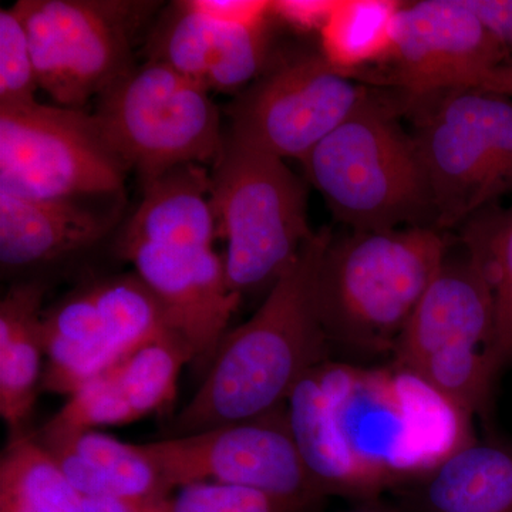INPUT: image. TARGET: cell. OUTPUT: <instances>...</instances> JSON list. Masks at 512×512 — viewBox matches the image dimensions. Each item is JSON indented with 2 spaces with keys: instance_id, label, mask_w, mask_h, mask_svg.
<instances>
[{
  "instance_id": "cell-17",
  "label": "cell",
  "mask_w": 512,
  "mask_h": 512,
  "mask_svg": "<svg viewBox=\"0 0 512 512\" xmlns=\"http://www.w3.org/2000/svg\"><path fill=\"white\" fill-rule=\"evenodd\" d=\"M35 436L83 498L171 497V491L156 466L141 451L140 444L123 443L97 430L49 439L36 433Z\"/></svg>"
},
{
  "instance_id": "cell-13",
  "label": "cell",
  "mask_w": 512,
  "mask_h": 512,
  "mask_svg": "<svg viewBox=\"0 0 512 512\" xmlns=\"http://www.w3.org/2000/svg\"><path fill=\"white\" fill-rule=\"evenodd\" d=\"M215 239L214 231L194 229L151 238L120 235L117 241L121 258L156 295L168 326L202 367L210 365L242 301L229 288Z\"/></svg>"
},
{
  "instance_id": "cell-1",
  "label": "cell",
  "mask_w": 512,
  "mask_h": 512,
  "mask_svg": "<svg viewBox=\"0 0 512 512\" xmlns=\"http://www.w3.org/2000/svg\"><path fill=\"white\" fill-rule=\"evenodd\" d=\"M286 414L326 497L370 498L416 483L474 441L473 416L396 362L325 360L296 384Z\"/></svg>"
},
{
  "instance_id": "cell-16",
  "label": "cell",
  "mask_w": 512,
  "mask_h": 512,
  "mask_svg": "<svg viewBox=\"0 0 512 512\" xmlns=\"http://www.w3.org/2000/svg\"><path fill=\"white\" fill-rule=\"evenodd\" d=\"M74 200L0 191V265L6 274L39 268L92 247L110 224Z\"/></svg>"
},
{
  "instance_id": "cell-26",
  "label": "cell",
  "mask_w": 512,
  "mask_h": 512,
  "mask_svg": "<svg viewBox=\"0 0 512 512\" xmlns=\"http://www.w3.org/2000/svg\"><path fill=\"white\" fill-rule=\"evenodd\" d=\"M140 420L120 387L103 373L84 384L39 431V437H62L99 427L124 426Z\"/></svg>"
},
{
  "instance_id": "cell-14",
  "label": "cell",
  "mask_w": 512,
  "mask_h": 512,
  "mask_svg": "<svg viewBox=\"0 0 512 512\" xmlns=\"http://www.w3.org/2000/svg\"><path fill=\"white\" fill-rule=\"evenodd\" d=\"M384 62L392 64V73L377 83L400 87L414 100L456 89L504 66L505 57L466 0H421L400 8Z\"/></svg>"
},
{
  "instance_id": "cell-23",
  "label": "cell",
  "mask_w": 512,
  "mask_h": 512,
  "mask_svg": "<svg viewBox=\"0 0 512 512\" xmlns=\"http://www.w3.org/2000/svg\"><path fill=\"white\" fill-rule=\"evenodd\" d=\"M402 6L397 0H338L319 33L320 55L350 77L367 64L384 62Z\"/></svg>"
},
{
  "instance_id": "cell-25",
  "label": "cell",
  "mask_w": 512,
  "mask_h": 512,
  "mask_svg": "<svg viewBox=\"0 0 512 512\" xmlns=\"http://www.w3.org/2000/svg\"><path fill=\"white\" fill-rule=\"evenodd\" d=\"M188 363H194L191 349L171 332L124 357L106 373L141 420L173 404L178 379Z\"/></svg>"
},
{
  "instance_id": "cell-31",
  "label": "cell",
  "mask_w": 512,
  "mask_h": 512,
  "mask_svg": "<svg viewBox=\"0 0 512 512\" xmlns=\"http://www.w3.org/2000/svg\"><path fill=\"white\" fill-rule=\"evenodd\" d=\"M503 50L504 66L512 67V0H466Z\"/></svg>"
},
{
  "instance_id": "cell-20",
  "label": "cell",
  "mask_w": 512,
  "mask_h": 512,
  "mask_svg": "<svg viewBox=\"0 0 512 512\" xmlns=\"http://www.w3.org/2000/svg\"><path fill=\"white\" fill-rule=\"evenodd\" d=\"M413 484L421 512H512V451L474 440Z\"/></svg>"
},
{
  "instance_id": "cell-32",
  "label": "cell",
  "mask_w": 512,
  "mask_h": 512,
  "mask_svg": "<svg viewBox=\"0 0 512 512\" xmlns=\"http://www.w3.org/2000/svg\"><path fill=\"white\" fill-rule=\"evenodd\" d=\"M170 498H83V505L86 512H173Z\"/></svg>"
},
{
  "instance_id": "cell-2",
  "label": "cell",
  "mask_w": 512,
  "mask_h": 512,
  "mask_svg": "<svg viewBox=\"0 0 512 512\" xmlns=\"http://www.w3.org/2000/svg\"><path fill=\"white\" fill-rule=\"evenodd\" d=\"M332 238L329 228L316 231L258 311L225 335L197 392L165 424L160 439L275 412L309 370L329 359L318 279Z\"/></svg>"
},
{
  "instance_id": "cell-22",
  "label": "cell",
  "mask_w": 512,
  "mask_h": 512,
  "mask_svg": "<svg viewBox=\"0 0 512 512\" xmlns=\"http://www.w3.org/2000/svg\"><path fill=\"white\" fill-rule=\"evenodd\" d=\"M463 242L493 289L494 329L487 357L494 375L512 366V205L485 208L464 224Z\"/></svg>"
},
{
  "instance_id": "cell-11",
  "label": "cell",
  "mask_w": 512,
  "mask_h": 512,
  "mask_svg": "<svg viewBox=\"0 0 512 512\" xmlns=\"http://www.w3.org/2000/svg\"><path fill=\"white\" fill-rule=\"evenodd\" d=\"M126 171L83 109L0 106V191L40 200L119 194Z\"/></svg>"
},
{
  "instance_id": "cell-10",
  "label": "cell",
  "mask_w": 512,
  "mask_h": 512,
  "mask_svg": "<svg viewBox=\"0 0 512 512\" xmlns=\"http://www.w3.org/2000/svg\"><path fill=\"white\" fill-rule=\"evenodd\" d=\"M168 490L215 483L254 488L301 512L326 495L313 480L289 427L286 404L256 419L140 444Z\"/></svg>"
},
{
  "instance_id": "cell-19",
  "label": "cell",
  "mask_w": 512,
  "mask_h": 512,
  "mask_svg": "<svg viewBox=\"0 0 512 512\" xmlns=\"http://www.w3.org/2000/svg\"><path fill=\"white\" fill-rule=\"evenodd\" d=\"M46 291L40 281L18 282L0 302V416L10 433L26 430L42 392Z\"/></svg>"
},
{
  "instance_id": "cell-24",
  "label": "cell",
  "mask_w": 512,
  "mask_h": 512,
  "mask_svg": "<svg viewBox=\"0 0 512 512\" xmlns=\"http://www.w3.org/2000/svg\"><path fill=\"white\" fill-rule=\"evenodd\" d=\"M89 284L107 336L121 360L173 332L163 306L136 272L107 276Z\"/></svg>"
},
{
  "instance_id": "cell-9",
  "label": "cell",
  "mask_w": 512,
  "mask_h": 512,
  "mask_svg": "<svg viewBox=\"0 0 512 512\" xmlns=\"http://www.w3.org/2000/svg\"><path fill=\"white\" fill-rule=\"evenodd\" d=\"M153 2L19 0L39 80L60 107L82 109L133 69L131 45Z\"/></svg>"
},
{
  "instance_id": "cell-6",
  "label": "cell",
  "mask_w": 512,
  "mask_h": 512,
  "mask_svg": "<svg viewBox=\"0 0 512 512\" xmlns=\"http://www.w3.org/2000/svg\"><path fill=\"white\" fill-rule=\"evenodd\" d=\"M412 106L437 229L464 225L512 194V97L461 87Z\"/></svg>"
},
{
  "instance_id": "cell-3",
  "label": "cell",
  "mask_w": 512,
  "mask_h": 512,
  "mask_svg": "<svg viewBox=\"0 0 512 512\" xmlns=\"http://www.w3.org/2000/svg\"><path fill=\"white\" fill-rule=\"evenodd\" d=\"M448 256L440 229L352 231L332 238L318 279L329 343L357 355L392 353Z\"/></svg>"
},
{
  "instance_id": "cell-18",
  "label": "cell",
  "mask_w": 512,
  "mask_h": 512,
  "mask_svg": "<svg viewBox=\"0 0 512 512\" xmlns=\"http://www.w3.org/2000/svg\"><path fill=\"white\" fill-rule=\"evenodd\" d=\"M46 362L42 390L73 396L84 384L121 362L111 345L90 284L43 311Z\"/></svg>"
},
{
  "instance_id": "cell-21",
  "label": "cell",
  "mask_w": 512,
  "mask_h": 512,
  "mask_svg": "<svg viewBox=\"0 0 512 512\" xmlns=\"http://www.w3.org/2000/svg\"><path fill=\"white\" fill-rule=\"evenodd\" d=\"M0 512H86L82 495L33 431L10 433L3 448Z\"/></svg>"
},
{
  "instance_id": "cell-12",
  "label": "cell",
  "mask_w": 512,
  "mask_h": 512,
  "mask_svg": "<svg viewBox=\"0 0 512 512\" xmlns=\"http://www.w3.org/2000/svg\"><path fill=\"white\" fill-rule=\"evenodd\" d=\"M370 94L369 87L330 66L322 55L291 57L266 67L229 104L227 137L302 163Z\"/></svg>"
},
{
  "instance_id": "cell-27",
  "label": "cell",
  "mask_w": 512,
  "mask_h": 512,
  "mask_svg": "<svg viewBox=\"0 0 512 512\" xmlns=\"http://www.w3.org/2000/svg\"><path fill=\"white\" fill-rule=\"evenodd\" d=\"M39 80L29 36L15 6L0 10V106L36 100Z\"/></svg>"
},
{
  "instance_id": "cell-8",
  "label": "cell",
  "mask_w": 512,
  "mask_h": 512,
  "mask_svg": "<svg viewBox=\"0 0 512 512\" xmlns=\"http://www.w3.org/2000/svg\"><path fill=\"white\" fill-rule=\"evenodd\" d=\"M493 329V289L466 249L463 258L447 256L397 340L393 362L474 416L495 377L487 357Z\"/></svg>"
},
{
  "instance_id": "cell-15",
  "label": "cell",
  "mask_w": 512,
  "mask_h": 512,
  "mask_svg": "<svg viewBox=\"0 0 512 512\" xmlns=\"http://www.w3.org/2000/svg\"><path fill=\"white\" fill-rule=\"evenodd\" d=\"M268 29L220 22L177 2L151 33L148 60L167 64L207 92H242L268 67Z\"/></svg>"
},
{
  "instance_id": "cell-30",
  "label": "cell",
  "mask_w": 512,
  "mask_h": 512,
  "mask_svg": "<svg viewBox=\"0 0 512 512\" xmlns=\"http://www.w3.org/2000/svg\"><path fill=\"white\" fill-rule=\"evenodd\" d=\"M336 5L338 0H274L271 13L293 30L320 33Z\"/></svg>"
},
{
  "instance_id": "cell-33",
  "label": "cell",
  "mask_w": 512,
  "mask_h": 512,
  "mask_svg": "<svg viewBox=\"0 0 512 512\" xmlns=\"http://www.w3.org/2000/svg\"><path fill=\"white\" fill-rule=\"evenodd\" d=\"M461 87L512 97V67L498 66L495 69L487 70V72L478 73L458 84L456 89H461Z\"/></svg>"
},
{
  "instance_id": "cell-7",
  "label": "cell",
  "mask_w": 512,
  "mask_h": 512,
  "mask_svg": "<svg viewBox=\"0 0 512 512\" xmlns=\"http://www.w3.org/2000/svg\"><path fill=\"white\" fill-rule=\"evenodd\" d=\"M92 116L104 143L143 184L183 165H214L227 136L210 92L151 60L101 93Z\"/></svg>"
},
{
  "instance_id": "cell-5",
  "label": "cell",
  "mask_w": 512,
  "mask_h": 512,
  "mask_svg": "<svg viewBox=\"0 0 512 512\" xmlns=\"http://www.w3.org/2000/svg\"><path fill=\"white\" fill-rule=\"evenodd\" d=\"M211 201L218 238L227 242V281L244 298L276 284L315 235L308 188L284 160L235 143L212 165Z\"/></svg>"
},
{
  "instance_id": "cell-28",
  "label": "cell",
  "mask_w": 512,
  "mask_h": 512,
  "mask_svg": "<svg viewBox=\"0 0 512 512\" xmlns=\"http://www.w3.org/2000/svg\"><path fill=\"white\" fill-rule=\"evenodd\" d=\"M170 501L173 512H288L268 494L239 485L191 484Z\"/></svg>"
},
{
  "instance_id": "cell-29",
  "label": "cell",
  "mask_w": 512,
  "mask_h": 512,
  "mask_svg": "<svg viewBox=\"0 0 512 512\" xmlns=\"http://www.w3.org/2000/svg\"><path fill=\"white\" fill-rule=\"evenodd\" d=\"M185 8L208 18L239 26L269 25L271 0H183Z\"/></svg>"
},
{
  "instance_id": "cell-4",
  "label": "cell",
  "mask_w": 512,
  "mask_h": 512,
  "mask_svg": "<svg viewBox=\"0 0 512 512\" xmlns=\"http://www.w3.org/2000/svg\"><path fill=\"white\" fill-rule=\"evenodd\" d=\"M302 165L333 217L352 231L436 228L416 140L404 130L396 107L373 94Z\"/></svg>"
}]
</instances>
